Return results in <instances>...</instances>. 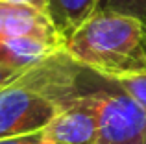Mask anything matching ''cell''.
<instances>
[{
	"label": "cell",
	"mask_w": 146,
	"mask_h": 144,
	"mask_svg": "<svg viewBox=\"0 0 146 144\" xmlns=\"http://www.w3.org/2000/svg\"><path fill=\"white\" fill-rule=\"evenodd\" d=\"M76 63L102 76L146 70V26L120 13H96L67 41Z\"/></svg>",
	"instance_id": "6da1fadb"
},
{
	"label": "cell",
	"mask_w": 146,
	"mask_h": 144,
	"mask_svg": "<svg viewBox=\"0 0 146 144\" xmlns=\"http://www.w3.org/2000/svg\"><path fill=\"white\" fill-rule=\"evenodd\" d=\"M80 96L96 113L98 144H146V113L109 78L85 67Z\"/></svg>",
	"instance_id": "7a4b0ae2"
},
{
	"label": "cell",
	"mask_w": 146,
	"mask_h": 144,
	"mask_svg": "<svg viewBox=\"0 0 146 144\" xmlns=\"http://www.w3.org/2000/svg\"><path fill=\"white\" fill-rule=\"evenodd\" d=\"M59 111L46 96L13 81L0 89V139L43 131Z\"/></svg>",
	"instance_id": "3957f363"
},
{
	"label": "cell",
	"mask_w": 146,
	"mask_h": 144,
	"mask_svg": "<svg viewBox=\"0 0 146 144\" xmlns=\"http://www.w3.org/2000/svg\"><path fill=\"white\" fill-rule=\"evenodd\" d=\"M0 39H37L65 48L48 13L28 4L0 2Z\"/></svg>",
	"instance_id": "277c9868"
},
{
	"label": "cell",
	"mask_w": 146,
	"mask_h": 144,
	"mask_svg": "<svg viewBox=\"0 0 146 144\" xmlns=\"http://www.w3.org/2000/svg\"><path fill=\"white\" fill-rule=\"evenodd\" d=\"M44 135L50 144H98L96 113L78 96L44 127Z\"/></svg>",
	"instance_id": "5b68a950"
},
{
	"label": "cell",
	"mask_w": 146,
	"mask_h": 144,
	"mask_svg": "<svg viewBox=\"0 0 146 144\" xmlns=\"http://www.w3.org/2000/svg\"><path fill=\"white\" fill-rule=\"evenodd\" d=\"M59 50L63 46L37 39H0V67L26 70Z\"/></svg>",
	"instance_id": "8992f818"
},
{
	"label": "cell",
	"mask_w": 146,
	"mask_h": 144,
	"mask_svg": "<svg viewBox=\"0 0 146 144\" xmlns=\"http://www.w3.org/2000/svg\"><path fill=\"white\" fill-rule=\"evenodd\" d=\"M44 4L50 20L63 41L96 15V0H44Z\"/></svg>",
	"instance_id": "52a82bcc"
},
{
	"label": "cell",
	"mask_w": 146,
	"mask_h": 144,
	"mask_svg": "<svg viewBox=\"0 0 146 144\" xmlns=\"http://www.w3.org/2000/svg\"><path fill=\"white\" fill-rule=\"evenodd\" d=\"M106 78H109L111 81L120 87L126 94H129V96L143 107V111L146 113V70L113 74V76H106Z\"/></svg>",
	"instance_id": "ba28073f"
},
{
	"label": "cell",
	"mask_w": 146,
	"mask_h": 144,
	"mask_svg": "<svg viewBox=\"0 0 146 144\" xmlns=\"http://www.w3.org/2000/svg\"><path fill=\"white\" fill-rule=\"evenodd\" d=\"M96 13H120L146 26V0H96Z\"/></svg>",
	"instance_id": "9c48e42d"
},
{
	"label": "cell",
	"mask_w": 146,
	"mask_h": 144,
	"mask_svg": "<svg viewBox=\"0 0 146 144\" xmlns=\"http://www.w3.org/2000/svg\"><path fill=\"white\" fill-rule=\"evenodd\" d=\"M0 144H50V141L43 131L35 133H26V135H17V137H6L0 139Z\"/></svg>",
	"instance_id": "30bf717a"
},
{
	"label": "cell",
	"mask_w": 146,
	"mask_h": 144,
	"mask_svg": "<svg viewBox=\"0 0 146 144\" xmlns=\"http://www.w3.org/2000/svg\"><path fill=\"white\" fill-rule=\"evenodd\" d=\"M22 74H24V70L9 69V67H0V89L6 87V85H11L13 81H17Z\"/></svg>",
	"instance_id": "8fae6325"
},
{
	"label": "cell",
	"mask_w": 146,
	"mask_h": 144,
	"mask_svg": "<svg viewBox=\"0 0 146 144\" xmlns=\"http://www.w3.org/2000/svg\"><path fill=\"white\" fill-rule=\"evenodd\" d=\"M0 2H9V4H28V6H33V7H39V9H44V11H46V4H44V0H0Z\"/></svg>",
	"instance_id": "7c38bea8"
}]
</instances>
